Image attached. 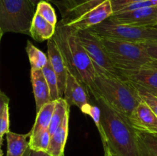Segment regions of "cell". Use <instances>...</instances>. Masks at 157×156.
<instances>
[{
  "label": "cell",
  "instance_id": "1",
  "mask_svg": "<svg viewBox=\"0 0 157 156\" xmlns=\"http://www.w3.org/2000/svg\"><path fill=\"white\" fill-rule=\"evenodd\" d=\"M53 40L61 51L69 73L85 87L94 99L99 97L95 84L96 71L91 59L78 38V31L61 21L56 25Z\"/></svg>",
  "mask_w": 157,
  "mask_h": 156
},
{
  "label": "cell",
  "instance_id": "2",
  "mask_svg": "<svg viewBox=\"0 0 157 156\" xmlns=\"http://www.w3.org/2000/svg\"><path fill=\"white\" fill-rule=\"evenodd\" d=\"M101 111L102 142L117 156H140L136 128L126 116L112 108L102 97L95 99Z\"/></svg>",
  "mask_w": 157,
  "mask_h": 156
},
{
  "label": "cell",
  "instance_id": "3",
  "mask_svg": "<svg viewBox=\"0 0 157 156\" xmlns=\"http://www.w3.org/2000/svg\"><path fill=\"white\" fill-rule=\"evenodd\" d=\"M96 71L95 84L107 104L129 119L130 115L142 101L139 92L128 81L117 77L93 63Z\"/></svg>",
  "mask_w": 157,
  "mask_h": 156
},
{
  "label": "cell",
  "instance_id": "4",
  "mask_svg": "<svg viewBox=\"0 0 157 156\" xmlns=\"http://www.w3.org/2000/svg\"><path fill=\"white\" fill-rule=\"evenodd\" d=\"M98 37L117 70H134L155 61L140 43Z\"/></svg>",
  "mask_w": 157,
  "mask_h": 156
},
{
  "label": "cell",
  "instance_id": "5",
  "mask_svg": "<svg viewBox=\"0 0 157 156\" xmlns=\"http://www.w3.org/2000/svg\"><path fill=\"white\" fill-rule=\"evenodd\" d=\"M35 6L34 0H0V29L29 35Z\"/></svg>",
  "mask_w": 157,
  "mask_h": 156
},
{
  "label": "cell",
  "instance_id": "6",
  "mask_svg": "<svg viewBox=\"0 0 157 156\" xmlns=\"http://www.w3.org/2000/svg\"><path fill=\"white\" fill-rule=\"evenodd\" d=\"M88 30L98 36L140 44L157 41V28L118 24L108 18Z\"/></svg>",
  "mask_w": 157,
  "mask_h": 156
},
{
  "label": "cell",
  "instance_id": "7",
  "mask_svg": "<svg viewBox=\"0 0 157 156\" xmlns=\"http://www.w3.org/2000/svg\"><path fill=\"white\" fill-rule=\"evenodd\" d=\"M78 35L80 42L86 50L92 62L99 65L113 76L121 77L99 37L89 30L78 31Z\"/></svg>",
  "mask_w": 157,
  "mask_h": 156
},
{
  "label": "cell",
  "instance_id": "8",
  "mask_svg": "<svg viewBox=\"0 0 157 156\" xmlns=\"http://www.w3.org/2000/svg\"><path fill=\"white\" fill-rule=\"evenodd\" d=\"M121 77L136 89H141L157 96V61L134 70H117Z\"/></svg>",
  "mask_w": 157,
  "mask_h": 156
},
{
  "label": "cell",
  "instance_id": "9",
  "mask_svg": "<svg viewBox=\"0 0 157 156\" xmlns=\"http://www.w3.org/2000/svg\"><path fill=\"white\" fill-rule=\"evenodd\" d=\"M113 9L110 0H104L96 6L90 8L83 13L69 21H64L67 25L77 31L88 30L101 24L113 15Z\"/></svg>",
  "mask_w": 157,
  "mask_h": 156
},
{
  "label": "cell",
  "instance_id": "10",
  "mask_svg": "<svg viewBox=\"0 0 157 156\" xmlns=\"http://www.w3.org/2000/svg\"><path fill=\"white\" fill-rule=\"evenodd\" d=\"M115 23L143 27H153L157 24V6L146 7L127 12H116L108 18Z\"/></svg>",
  "mask_w": 157,
  "mask_h": 156
},
{
  "label": "cell",
  "instance_id": "11",
  "mask_svg": "<svg viewBox=\"0 0 157 156\" xmlns=\"http://www.w3.org/2000/svg\"><path fill=\"white\" fill-rule=\"evenodd\" d=\"M128 119L136 129L157 135V116L144 101L140 102Z\"/></svg>",
  "mask_w": 157,
  "mask_h": 156
},
{
  "label": "cell",
  "instance_id": "12",
  "mask_svg": "<svg viewBox=\"0 0 157 156\" xmlns=\"http://www.w3.org/2000/svg\"><path fill=\"white\" fill-rule=\"evenodd\" d=\"M48 58L51 63L52 68L55 71L58 79V92L60 97H64V90L66 87V81L68 70L66 67L65 62L64 61L61 51L58 49L56 43L51 38L48 41Z\"/></svg>",
  "mask_w": 157,
  "mask_h": 156
},
{
  "label": "cell",
  "instance_id": "13",
  "mask_svg": "<svg viewBox=\"0 0 157 156\" xmlns=\"http://www.w3.org/2000/svg\"><path fill=\"white\" fill-rule=\"evenodd\" d=\"M89 92L71 73H67L64 99L69 106H76L80 110L90 103Z\"/></svg>",
  "mask_w": 157,
  "mask_h": 156
},
{
  "label": "cell",
  "instance_id": "14",
  "mask_svg": "<svg viewBox=\"0 0 157 156\" xmlns=\"http://www.w3.org/2000/svg\"><path fill=\"white\" fill-rule=\"evenodd\" d=\"M31 81L33 88L37 112L44 105L51 102L50 89L47 84L42 70L31 69Z\"/></svg>",
  "mask_w": 157,
  "mask_h": 156
},
{
  "label": "cell",
  "instance_id": "15",
  "mask_svg": "<svg viewBox=\"0 0 157 156\" xmlns=\"http://www.w3.org/2000/svg\"><path fill=\"white\" fill-rule=\"evenodd\" d=\"M69 113L66 116L62 123L51 136V141L47 153L51 156H64V148L68 135Z\"/></svg>",
  "mask_w": 157,
  "mask_h": 156
},
{
  "label": "cell",
  "instance_id": "16",
  "mask_svg": "<svg viewBox=\"0 0 157 156\" xmlns=\"http://www.w3.org/2000/svg\"><path fill=\"white\" fill-rule=\"evenodd\" d=\"M56 26L53 25L35 12L29 30V35L38 41H43L53 38Z\"/></svg>",
  "mask_w": 157,
  "mask_h": 156
},
{
  "label": "cell",
  "instance_id": "17",
  "mask_svg": "<svg viewBox=\"0 0 157 156\" xmlns=\"http://www.w3.org/2000/svg\"><path fill=\"white\" fill-rule=\"evenodd\" d=\"M29 132L27 134H18L9 131L6 133V156H24L29 148Z\"/></svg>",
  "mask_w": 157,
  "mask_h": 156
},
{
  "label": "cell",
  "instance_id": "18",
  "mask_svg": "<svg viewBox=\"0 0 157 156\" xmlns=\"http://www.w3.org/2000/svg\"><path fill=\"white\" fill-rule=\"evenodd\" d=\"M55 106V101H51L43 106L38 112L32 130L29 132L30 136L37 134L41 132L48 130L52 121V115Z\"/></svg>",
  "mask_w": 157,
  "mask_h": 156
},
{
  "label": "cell",
  "instance_id": "19",
  "mask_svg": "<svg viewBox=\"0 0 157 156\" xmlns=\"http://www.w3.org/2000/svg\"><path fill=\"white\" fill-rule=\"evenodd\" d=\"M140 156H157V135L136 129Z\"/></svg>",
  "mask_w": 157,
  "mask_h": 156
},
{
  "label": "cell",
  "instance_id": "20",
  "mask_svg": "<svg viewBox=\"0 0 157 156\" xmlns=\"http://www.w3.org/2000/svg\"><path fill=\"white\" fill-rule=\"evenodd\" d=\"M69 112H70V106L64 98L61 97L55 101V110L52 115L50 126L48 128V132L51 136L53 135L57 128L61 125Z\"/></svg>",
  "mask_w": 157,
  "mask_h": 156
},
{
  "label": "cell",
  "instance_id": "21",
  "mask_svg": "<svg viewBox=\"0 0 157 156\" xmlns=\"http://www.w3.org/2000/svg\"><path fill=\"white\" fill-rule=\"evenodd\" d=\"M26 52L29 57L31 69L42 70L48 61V58L44 52L37 48L32 43L28 41L26 45Z\"/></svg>",
  "mask_w": 157,
  "mask_h": 156
},
{
  "label": "cell",
  "instance_id": "22",
  "mask_svg": "<svg viewBox=\"0 0 157 156\" xmlns=\"http://www.w3.org/2000/svg\"><path fill=\"white\" fill-rule=\"evenodd\" d=\"M51 141V135L48 130L41 132L29 137V149L36 151L47 152Z\"/></svg>",
  "mask_w": 157,
  "mask_h": 156
},
{
  "label": "cell",
  "instance_id": "23",
  "mask_svg": "<svg viewBox=\"0 0 157 156\" xmlns=\"http://www.w3.org/2000/svg\"><path fill=\"white\" fill-rule=\"evenodd\" d=\"M42 72L44 73V76L45 77L47 84L48 85L49 89H50V94L51 98L52 101H56L60 97L59 92H58V79L57 76L51 65L50 61H48L47 64L44 66V68L42 69Z\"/></svg>",
  "mask_w": 157,
  "mask_h": 156
},
{
  "label": "cell",
  "instance_id": "24",
  "mask_svg": "<svg viewBox=\"0 0 157 156\" xmlns=\"http://www.w3.org/2000/svg\"><path fill=\"white\" fill-rule=\"evenodd\" d=\"M35 12L53 25H57V16L52 5L47 1H40L36 6Z\"/></svg>",
  "mask_w": 157,
  "mask_h": 156
},
{
  "label": "cell",
  "instance_id": "25",
  "mask_svg": "<svg viewBox=\"0 0 157 156\" xmlns=\"http://www.w3.org/2000/svg\"><path fill=\"white\" fill-rule=\"evenodd\" d=\"M81 110L84 114L89 115L92 118L95 125L98 127L101 139H103L104 138V129H103L102 125H101V111L100 107L98 106L91 105L90 103H89L88 105L83 107Z\"/></svg>",
  "mask_w": 157,
  "mask_h": 156
},
{
  "label": "cell",
  "instance_id": "26",
  "mask_svg": "<svg viewBox=\"0 0 157 156\" xmlns=\"http://www.w3.org/2000/svg\"><path fill=\"white\" fill-rule=\"evenodd\" d=\"M9 132V107L6 106L0 113V151H2L3 136Z\"/></svg>",
  "mask_w": 157,
  "mask_h": 156
},
{
  "label": "cell",
  "instance_id": "27",
  "mask_svg": "<svg viewBox=\"0 0 157 156\" xmlns=\"http://www.w3.org/2000/svg\"><path fill=\"white\" fill-rule=\"evenodd\" d=\"M136 90L139 92V94L142 100L148 104L149 106L152 109V110L157 116V96L145 91V90H141V89H136Z\"/></svg>",
  "mask_w": 157,
  "mask_h": 156
},
{
  "label": "cell",
  "instance_id": "28",
  "mask_svg": "<svg viewBox=\"0 0 157 156\" xmlns=\"http://www.w3.org/2000/svg\"><path fill=\"white\" fill-rule=\"evenodd\" d=\"M140 1H144V0H110L113 13L119 12L126 6Z\"/></svg>",
  "mask_w": 157,
  "mask_h": 156
},
{
  "label": "cell",
  "instance_id": "29",
  "mask_svg": "<svg viewBox=\"0 0 157 156\" xmlns=\"http://www.w3.org/2000/svg\"><path fill=\"white\" fill-rule=\"evenodd\" d=\"M146 50L149 56L153 60L157 61V41L141 44Z\"/></svg>",
  "mask_w": 157,
  "mask_h": 156
},
{
  "label": "cell",
  "instance_id": "30",
  "mask_svg": "<svg viewBox=\"0 0 157 156\" xmlns=\"http://www.w3.org/2000/svg\"><path fill=\"white\" fill-rule=\"evenodd\" d=\"M9 98L0 90V113L4 110L6 106L9 105Z\"/></svg>",
  "mask_w": 157,
  "mask_h": 156
},
{
  "label": "cell",
  "instance_id": "31",
  "mask_svg": "<svg viewBox=\"0 0 157 156\" xmlns=\"http://www.w3.org/2000/svg\"><path fill=\"white\" fill-rule=\"evenodd\" d=\"M26 156H51L50 154H48L45 151H36L31 150L29 148V151Z\"/></svg>",
  "mask_w": 157,
  "mask_h": 156
},
{
  "label": "cell",
  "instance_id": "32",
  "mask_svg": "<svg viewBox=\"0 0 157 156\" xmlns=\"http://www.w3.org/2000/svg\"><path fill=\"white\" fill-rule=\"evenodd\" d=\"M104 151H105V154H104V156H117L114 152H113V151H111V149H110L109 147L104 146Z\"/></svg>",
  "mask_w": 157,
  "mask_h": 156
},
{
  "label": "cell",
  "instance_id": "33",
  "mask_svg": "<svg viewBox=\"0 0 157 156\" xmlns=\"http://www.w3.org/2000/svg\"><path fill=\"white\" fill-rule=\"evenodd\" d=\"M40 1H47V2H48V1H50V0H34L35 3L36 4V6H37V4H38V2H39Z\"/></svg>",
  "mask_w": 157,
  "mask_h": 156
},
{
  "label": "cell",
  "instance_id": "34",
  "mask_svg": "<svg viewBox=\"0 0 157 156\" xmlns=\"http://www.w3.org/2000/svg\"><path fill=\"white\" fill-rule=\"evenodd\" d=\"M3 34H4L3 33V32L1 30V29H0V42H1V39H2V37Z\"/></svg>",
  "mask_w": 157,
  "mask_h": 156
},
{
  "label": "cell",
  "instance_id": "35",
  "mask_svg": "<svg viewBox=\"0 0 157 156\" xmlns=\"http://www.w3.org/2000/svg\"><path fill=\"white\" fill-rule=\"evenodd\" d=\"M153 28H157V24H155V25H153Z\"/></svg>",
  "mask_w": 157,
  "mask_h": 156
},
{
  "label": "cell",
  "instance_id": "36",
  "mask_svg": "<svg viewBox=\"0 0 157 156\" xmlns=\"http://www.w3.org/2000/svg\"><path fill=\"white\" fill-rule=\"evenodd\" d=\"M0 156H2V151H0Z\"/></svg>",
  "mask_w": 157,
  "mask_h": 156
}]
</instances>
